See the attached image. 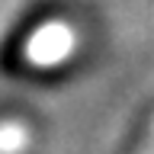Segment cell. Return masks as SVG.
I'll use <instances>...</instances> for the list:
<instances>
[{
    "label": "cell",
    "instance_id": "6da1fadb",
    "mask_svg": "<svg viewBox=\"0 0 154 154\" xmlns=\"http://www.w3.org/2000/svg\"><path fill=\"white\" fill-rule=\"evenodd\" d=\"M71 45H74L71 26L55 19V23H45V26H38L32 32V38L26 45V58L32 64H55V61H61L71 51Z\"/></svg>",
    "mask_w": 154,
    "mask_h": 154
}]
</instances>
